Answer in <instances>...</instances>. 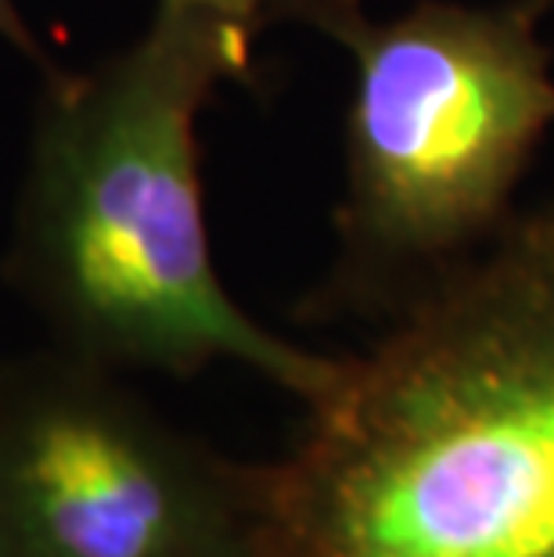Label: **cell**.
<instances>
[{
	"mask_svg": "<svg viewBox=\"0 0 554 557\" xmlns=\"http://www.w3.org/2000/svg\"><path fill=\"white\" fill-rule=\"evenodd\" d=\"M162 8H192L206 11V15L238 22L245 29H256L259 22L270 15H303L310 22L317 11H324L335 0H159Z\"/></svg>",
	"mask_w": 554,
	"mask_h": 557,
	"instance_id": "cell-5",
	"label": "cell"
},
{
	"mask_svg": "<svg viewBox=\"0 0 554 557\" xmlns=\"http://www.w3.org/2000/svg\"><path fill=\"white\" fill-rule=\"evenodd\" d=\"M267 465L156 413L120 371L0 363V557H267Z\"/></svg>",
	"mask_w": 554,
	"mask_h": 557,
	"instance_id": "cell-4",
	"label": "cell"
},
{
	"mask_svg": "<svg viewBox=\"0 0 554 557\" xmlns=\"http://www.w3.org/2000/svg\"><path fill=\"white\" fill-rule=\"evenodd\" d=\"M249 37L156 4L123 51L44 73L4 274L69 357L176 377L231 360L310 403L338 357L256 324L209 248L195 123L217 83L245 73Z\"/></svg>",
	"mask_w": 554,
	"mask_h": 557,
	"instance_id": "cell-2",
	"label": "cell"
},
{
	"mask_svg": "<svg viewBox=\"0 0 554 557\" xmlns=\"http://www.w3.org/2000/svg\"><path fill=\"white\" fill-rule=\"evenodd\" d=\"M540 4L426 0L371 22L357 0H335L310 18L357 65L332 299L389 317L497 223L554 126Z\"/></svg>",
	"mask_w": 554,
	"mask_h": 557,
	"instance_id": "cell-3",
	"label": "cell"
},
{
	"mask_svg": "<svg viewBox=\"0 0 554 557\" xmlns=\"http://www.w3.org/2000/svg\"><path fill=\"white\" fill-rule=\"evenodd\" d=\"M0 40H8L22 58H29L40 73H51V69H54V62L44 51V44L37 40V33H33L29 22L22 18L15 0H0Z\"/></svg>",
	"mask_w": 554,
	"mask_h": 557,
	"instance_id": "cell-6",
	"label": "cell"
},
{
	"mask_svg": "<svg viewBox=\"0 0 554 557\" xmlns=\"http://www.w3.org/2000/svg\"><path fill=\"white\" fill-rule=\"evenodd\" d=\"M267 490V557H554V209L338 357Z\"/></svg>",
	"mask_w": 554,
	"mask_h": 557,
	"instance_id": "cell-1",
	"label": "cell"
}]
</instances>
